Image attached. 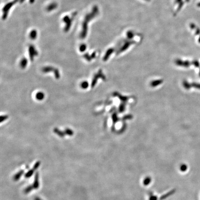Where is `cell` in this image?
<instances>
[{
	"mask_svg": "<svg viewBox=\"0 0 200 200\" xmlns=\"http://www.w3.org/2000/svg\"><path fill=\"white\" fill-rule=\"evenodd\" d=\"M98 8L97 6H95L93 7L92 11L91 13L86 14L82 23V28L80 34V37L81 38L84 39L86 38L88 33V22L93 19L98 14Z\"/></svg>",
	"mask_w": 200,
	"mask_h": 200,
	"instance_id": "1",
	"label": "cell"
},
{
	"mask_svg": "<svg viewBox=\"0 0 200 200\" xmlns=\"http://www.w3.org/2000/svg\"><path fill=\"white\" fill-rule=\"evenodd\" d=\"M18 1H20V0H14L13 1L10 2L4 6L2 9V11H3L2 19H5L7 18L8 13L9 12V11L10 9Z\"/></svg>",
	"mask_w": 200,
	"mask_h": 200,
	"instance_id": "2",
	"label": "cell"
},
{
	"mask_svg": "<svg viewBox=\"0 0 200 200\" xmlns=\"http://www.w3.org/2000/svg\"><path fill=\"white\" fill-rule=\"evenodd\" d=\"M73 19H71L70 18V17L68 15L65 16L63 19V20L65 24V32H68L71 27L72 21Z\"/></svg>",
	"mask_w": 200,
	"mask_h": 200,
	"instance_id": "3",
	"label": "cell"
},
{
	"mask_svg": "<svg viewBox=\"0 0 200 200\" xmlns=\"http://www.w3.org/2000/svg\"><path fill=\"white\" fill-rule=\"evenodd\" d=\"M29 57H30L31 60L33 61L34 57L38 55V51L36 50L34 46H33V45H31L29 47Z\"/></svg>",
	"mask_w": 200,
	"mask_h": 200,
	"instance_id": "4",
	"label": "cell"
},
{
	"mask_svg": "<svg viewBox=\"0 0 200 200\" xmlns=\"http://www.w3.org/2000/svg\"><path fill=\"white\" fill-rule=\"evenodd\" d=\"M42 71L44 72H50V71H53L54 72L55 76L57 77V78H59V77H60V75H59L58 70L57 69H55L53 67H47L44 68L42 70Z\"/></svg>",
	"mask_w": 200,
	"mask_h": 200,
	"instance_id": "5",
	"label": "cell"
},
{
	"mask_svg": "<svg viewBox=\"0 0 200 200\" xmlns=\"http://www.w3.org/2000/svg\"><path fill=\"white\" fill-rule=\"evenodd\" d=\"M57 7V4L56 2H52L48 5L47 8V10L48 12H50L56 9Z\"/></svg>",
	"mask_w": 200,
	"mask_h": 200,
	"instance_id": "6",
	"label": "cell"
},
{
	"mask_svg": "<svg viewBox=\"0 0 200 200\" xmlns=\"http://www.w3.org/2000/svg\"><path fill=\"white\" fill-rule=\"evenodd\" d=\"M29 36H30V38L31 39H32L33 40L35 39V38H37V31L35 30H32L30 32Z\"/></svg>",
	"mask_w": 200,
	"mask_h": 200,
	"instance_id": "7",
	"label": "cell"
},
{
	"mask_svg": "<svg viewBox=\"0 0 200 200\" xmlns=\"http://www.w3.org/2000/svg\"><path fill=\"white\" fill-rule=\"evenodd\" d=\"M28 64V61L27 59L24 58L23 59H22L20 62V66L22 68L24 69L25 68L26 66H27Z\"/></svg>",
	"mask_w": 200,
	"mask_h": 200,
	"instance_id": "8",
	"label": "cell"
},
{
	"mask_svg": "<svg viewBox=\"0 0 200 200\" xmlns=\"http://www.w3.org/2000/svg\"><path fill=\"white\" fill-rule=\"evenodd\" d=\"M36 97L38 100H42L44 98V94L42 92H38L36 95Z\"/></svg>",
	"mask_w": 200,
	"mask_h": 200,
	"instance_id": "9",
	"label": "cell"
},
{
	"mask_svg": "<svg viewBox=\"0 0 200 200\" xmlns=\"http://www.w3.org/2000/svg\"><path fill=\"white\" fill-rule=\"evenodd\" d=\"M36 174V177H35V182H34V185L33 186L35 188H38V175Z\"/></svg>",
	"mask_w": 200,
	"mask_h": 200,
	"instance_id": "10",
	"label": "cell"
},
{
	"mask_svg": "<svg viewBox=\"0 0 200 200\" xmlns=\"http://www.w3.org/2000/svg\"><path fill=\"white\" fill-rule=\"evenodd\" d=\"M86 49V45L85 44H82L80 46L79 50L81 52L84 51Z\"/></svg>",
	"mask_w": 200,
	"mask_h": 200,
	"instance_id": "11",
	"label": "cell"
},
{
	"mask_svg": "<svg viewBox=\"0 0 200 200\" xmlns=\"http://www.w3.org/2000/svg\"><path fill=\"white\" fill-rule=\"evenodd\" d=\"M88 86V83L87 82H84L81 84V87L83 88H87Z\"/></svg>",
	"mask_w": 200,
	"mask_h": 200,
	"instance_id": "12",
	"label": "cell"
},
{
	"mask_svg": "<svg viewBox=\"0 0 200 200\" xmlns=\"http://www.w3.org/2000/svg\"><path fill=\"white\" fill-rule=\"evenodd\" d=\"M65 133L69 135H72L73 134V131L69 129H67L65 130Z\"/></svg>",
	"mask_w": 200,
	"mask_h": 200,
	"instance_id": "13",
	"label": "cell"
},
{
	"mask_svg": "<svg viewBox=\"0 0 200 200\" xmlns=\"http://www.w3.org/2000/svg\"><path fill=\"white\" fill-rule=\"evenodd\" d=\"M8 118V116L7 115H4L1 116L0 117V122H2L3 121H4L5 120H6Z\"/></svg>",
	"mask_w": 200,
	"mask_h": 200,
	"instance_id": "14",
	"label": "cell"
},
{
	"mask_svg": "<svg viewBox=\"0 0 200 200\" xmlns=\"http://www.w3.org/2000/svg\"><path fill=\"white\" fill-rule=\"evenodd\" d=\"M193 86H194L195 88H198L199 89H200V84H193Z\"/></svg>",
	"mask_w": 200,
	"mask_h": 200,
	"instance_id": "15",
	"label": "cell"
},
{
	"mask_svg": "<svg viewBox=\"0 0 200 200\" xmlns=\"http://www.w3.org/2000/svg\"><path fill=\"white\" fill-rule=\"evenodd\" d=\"M23 172H22V171H21V172H20V174H19V173H18V174H17V175H16V176H15V177H15V179H16V178L17 179H18L19 178V177H20V176L21 175V174H22V173H23Z\"/></svg>",
	"mask_w": 200,
	"mask_h": 200,
	"instance_id": "16",
	"label": "cell"
},
{
	"mask_svg": "<svg viewBox=\"0 0 200 200\" xmlns=\"http://www.w3.org/2000/svg\"><path fill=\"white\" fill-rule=\"evenodd\" d=\"M34 0H30V2L31 3H33V2L34 1Z\"/></svg>",
	"mask_w": 200,
	"mask_h": 200,
	"instance_id": "17",
	"label": "cell"
}]
</instances>
